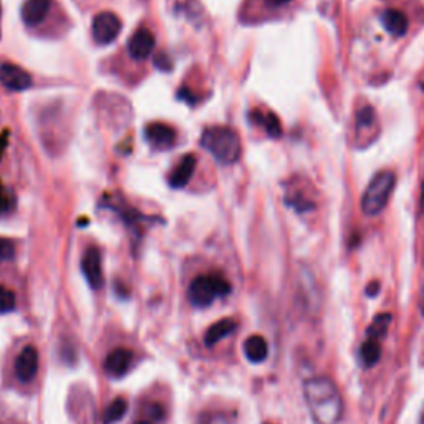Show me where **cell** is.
I'll list each match as a JSON object with an SVG mask.
<instances>
[{
	"instance_id": "d4e9b609",
	"label": "cell",
	"mask_w": 424,
	"mask_h": 424,
	"mask_svg": "<svg viewBox=\"0 0 424 424\" xmlns=\"http://www.w3.org/2000/svg\"><path fill=\"white\" fill-rule=\"evenodd\" d=\"M378 290H380V282H373V283H370V285H368V289H366V292H368V295H370V297H374V295L378 294Z\"/></svg>"
},
{
	"instance_id": "5bb4252c",
	"label": "cell",
	"mask_w": 424,
	"mask_h": 424,
	"mask_svg": "<svg viewBox=\"0 0 424 424\" xmlns=\"http://www.w3.org/2000/svg\"><path fill=\"white\" fill-rule=\"evenodd\" d=\"M244 353L247 360L252 363H262L269 355V345L263 336L252 335L244 341Z\"/></svg>"
},
{
	"instance_id": "603a6c76",
	"label": "cell",
	"mask_w": 424,
	"mask_h": 424,
	"mask_svg": "<svg viewBox=\"0 0 424 424\" xmlns=\"http://www.w3.org/2000/svg\"><path fill=\"white\" fill-rule=\"evenodd\" d=\"M14 244H12L10 241H7V239H0V262L9 261V259L14 257Z\"/></svg>"
},
{
	"instance_id": "277c9868",
	"label": "cell",
	"mask_w": 424,
	"mask_h": 424,
	"mask_svg": "<svg viewBox=\"0 0 424 424\" xmlns=\"http://www.w3.org/2000/svg\"><path fill=\"white\" fill-rule=\"evenodd\" d=\"M230 292V283L221 275H199L191 282L188 290L189 302L196 308H205L216 297H225Z\"/></svg>"
},
{
	"instance_id": "44dd1931",
	"label": "cell",
	"mask_w": 424,
	"mask_h": 424,
	"mask_svg": "<svg viewBox=\"0 0 424 424\" xmlns=\"http://www.w3.org/2000/svg\"><path fill=\"white\" fill-rule=\"evenodd\" d=\"M15 303H17V299H15L14 292L0 285V315L9 314V312L14 310Z\"/></svg>"
},
{
	"instance_id": "8fae6325",
	"label": "cell",
	"mask_w": 424,
	"mask_h": 424,
	"mask_svg": "<svg viewBox=\"0 0 424 424\" xmlns=\"http://www.w3.org/2000/svg\"><path fill=\"white\" fill-rule=\"evenodd\" d=\"M146 139L156 148H171L176 143L174 128L164 123H151L146 126Z\"/></svg>"
},
{
	"instance_id": "5b68a950",
	"label": "cell",
	"mask_w": 424,
	"mask_h": 424,
	"mask_svg": "<svg viewBox=\"0 0 424 424\" xmlns=\"http://www.w3.org/2000/svg\"><path fill=\"white\" fill-rule=\"evenodd\" d=\"M123 23L117 14L113 12H101L93 19V39L100 45H110L121 34Z\"/></svg>"
},
{
	"instance_id": "f546056e",
	"label": "cell",
	"mask_w": 424,
	"mask_h": 424,
	"mask_svg": "<svg viewBox=\"0 0 424 424\" xmlns=\"http://www.w3.org/2000/svg\"><path fill=\"white\" fill-rule=\"evenodd\" d=\"M421 308H423V314H424V299H423V303H421Z\"/></svg>"
},
{
	"instance_id": "7c38bea8",
	"label": "cell",
	"mask_w": 424,
	"mask_h": 424,
	"mask_svg": "<svg viewBox=\"0 0 424 424\" xmlns=\"http://www.w3.org/2000/svg\"><path fill=\"white\" fill-rule=\"evenodd\" d=\"M48 9H50V0H26L22 6V20L26 26H39L47 17Z\"/></svg>"
},
{
	"instance_id": "e0dca14e",
	"label": "cell",
	"mask_w": 424,
	"mask_h": 424,
	"mask_svg": "<svg viewBox=\"0 0 424 424\" xmlns=\"http://www.w3.org/2000/svg\"><path fill=\"white\" fill-rule=\"evenodd\" d=\"M252 118L255 123L263 126V130L267 131V134L272 138H279L282 136V125H280V119L275 117L274 113L267 111V113H261V111H254Z\"/></svg>"
},
{
	"instance_id": "52a82bcc",
	"label": "cell",
	"mask_w": 424,
	"mask_h": 424,
	"mask_svg": "<svg viewBox=\"0 0 424 424\" xmlns=\"http://www.w3.org/2000/svg\"><path fill=\"white\" fill-rule=\"evenodd\" d=\"M81 270L93 290L103 287V270H101V254L97 247H90L81 259Z\"/></svg>"
},
{
	"instance_id": "f1b7e54d",
	"label": "cell",
	"mask_w": 424,
	"mask_h": 424,
	"mask_svg": "<svg viewBox=\"0 0 424 424\" xmlns=\"http://www.w3.org/2000/svg\"><path fill=\"white\" fill-rule=\"evenodd\" d=\"M421 424H424V411H423V416H421Z\"/></svg>"
},
{
	"instance_id": "7402d4cb",
	"label": "cell",
	"mask_w": 424,
	"mask_h": 424,
	"mask_svg": "<svg viewBox=\"0 0 424 424\" xmlns=\"http://www.w3.org/2000/svg\"><path fill=\"white\" fill-rule=\"evenodd\" d=\"M374 119V110L372 106H365L356 113L358 126H370Z\"/></svg>"
},
{
	"instance_id": "30bf717a",
	"label": "cell",
	"mask_w": 424,
	"mask_h": 424,
	"mask_svg": "<svg viewBox=\"0 0 424 424\" xmlns=\"http://www.w3.org/2000/svg\"><path fill=\"white\" fill-rule=\"evenodd\" d=\"M131 361H133V353L126 348H117L106 356L105 360V372L113 378H119L126 374L130 368Z\"/></svg>"
},
{
	"instance_id": "7a4b0ae2",
	"label": "cell",
	"mask_w": 424,
	"mask_h": 424,
	"mask_svg": "<svg viewBox=\"0 0 424 424\" xmlns=\"http://www.w3.org/2000/svg\"><path fill=\"white\" fill-rule=\"evenodd\" d=\"M201 146L222 164L236 163L241 156V138L232 128L211 126L201 136Z\"/></svg>"
},
{
	"instance_id": "cb8c5ba5",
	"label": "cell",
	"mask_w": 424,
	"mask_h": 424,
	"mask_svg": "<svg viewBox=\"0 0 424 424\" xmlns=\"http://www.w3.org/2000/svg\"><path fill=\"white\" fill-rule=\"evenodd\" d=\"M212 419L214 421H211L209 414H204L203 418H201V424H229L228 419H225V416H222V414H212Z\"/></svg>"
},
{
	"instance_id": "4fadbf2b",
	"label": "cell",
	"mask_w": 424,
	"mask_h": 424,
	"mask_svg": "<svg viewBox=\"0 0 424 424\" xmlns=\"http://www.w3.org/2000/svg\"><path fill=\"white\" fill-rule=\"evenodd\" d=\"M196 170V158L192 154H186L178 163L170 176V184L172 188H184L191 181Z\"/></svg>"
},
{
	"instance_id": "3957f363",
	"label": "cell",
	"mask_w": 424,
	"mask_h": 424,
	"mask_svg": "<svg viewBox=\"0 0 424 424\" xmlns=\"http://www.w3.org/2000/svg\"><path fill=\"white\" fill-rule=\"evenodd\" d=\"M394 183H396V178L391 171H380L373 176L361 199V209L366 216H378L383 212L394 189Z\"/></svg>"
},
{
	"instance_id": "484cf974",
	"label": "cell",
	"mask_w": 424,
	"mask_h": 424,
	"mask_svg": "<svg viewBox=\"0 0 424 424\" xmlns=\"http://www.w3.org/2000/svg\"><path fill=\"white\" fill-rule=\"evenodd\" d=\"M7 208V196H6V191H3L2 186H0V212L6 211Z\"/></svg>"
},
{
	"instance_id": "6da1fadb",
	"label": "cell",
	"mask_w": 424,
	"mask_h": 424,
	"mask_svg": "<svg viewBox=\"0 0 424 424\" xmlns=\"http://www.w3.org/2000/svg\"><path fill=\"white\" fill-rule=\"evenodd\" d=\"M303 396L315 424H339L343 418V399L330 378H312L303 386Z\"/></svg>"
},
{
	"instance_id": "d6986e66",
	"label": "cell",
	"mask_w": 424,
	"mask_h": 424,
	"mask_svg": "<svg viewBox=\"0 0 424 424\" xmlns=\"http://www.w3.org/2000/svg\"><path fill=\"white\" fill-rule=\"evenodd\" d=\"M126 411H128L126 399L117 398L113 403H111L108 407H106L105 416H103V421H105V424L117 423V421H119V419L123 418V416L126 414Z\"/></svg>"
},
{
	"instance_id": "8992f818",
	"label": "cell",
	"mask_w": 424,
	"mask_h": 424,
	"mask_svg": "<svg viewBox=\"0 0 424 424\" xmlns=\"http://www.w3.org/2000/svg\"><path fill=\"white\" fill-rule=\"evenodd\" d=\"M0 83L10 92H26L32 86V77L17 65L3 63L0 67Z\"/></svg>"
},
{
	"instance_id": "ffe728a7",
	"label": "cell",
	"mask_w": 424,
	"mask_h": 424,
	"mask_svg": "<svg viewBox=\"0 0 424 424\" xmlns=\"http://www.w3.org/2000/svg\"><path fill=\"white\" fill-rule=\"evenodd\" d=\"M391 323V315H378L376 319H374V322L372 327H370L368 335L372 340H380L383 336L386 335V332H388V327Z\"/></svg>"
},
{
	"instance_id": "9a60e30c",
	"label": "cell",
	"mask_w": 424,
	"mask_h": 424,
	"mask_svg": "<svg viewBox=\"0 0 424 424\" xmlns=\"http://www.w3.org/2000/svg\"><path fill=\"white\" fill-rule=\"evenodd\" d=\"M237 323L232 319H222L219 322H216L212 327L208 328L204 335V343L208 347H214L216 343H219L221 340H224L225 336H229L230 333L236 330Z\"/></svg>"
},
{
	"instance_id": "83f0119b",
	"label": "cell",
	"mask_w": 424,
	"mask_h": 424,
	"mask_svg": "<svg viewBox=\"0 0 424 424\" xmlns=\"http://www.w3.org/2000/svg\"><path fill=\"white\" fill-rule=\"evenodd\" d=\"M136 424H153V423H148V421H141V423H136Z\"/></svg>"
},
{
	"instance_id": "2e32d148",
	"label": "cell",
	"mask_w": 424,
	"mask_h": 424,
	"mask_svg": "<svg viewBox=\"0 0 424 424\" xmlns=\"http://www.w3.org/2000/svg\"><path fill=\"white\" fill-rule=\"evenodd\" d=\"M381 20L383 26H385V28L391 35H405L407 26H410L406 15L403 14L401 10H394V9L386 10L385 14L381 15Z\"/></svg>"
},
{
	"instance_id": "9c48e42d",
	"label": "cell",
	"mask_w": 424,
	"mask_h": 424,
	"mask_svg": "<svg viewBox=\"0 0 424 424\" xmlns=\"http://www.w3.org/2000/svg\"><path fill=\"white\" fill-rule=\"evenodd\" d=\"M128 50L134 60H146L154 50V35L148 28H139L130 39Z\"/></svg>"
},
{
	"instance_id": "ba28073f",
	"label": "cell",
	"mask_w": 424,
	"mask_h": 424,
	"mask_svg": "<svg viewBox=\"0 0 424 424\" xmlns=\"http://www.w3.org/2000/svg\"><path fill=\"white\" fill-rule=\"evenodd\" d=\"M39 370V352L34 347H26L15 360V374L20 381L28 383L37 376Z\"/></svg>"
},
{
	"instance_id": "4316f807",
	"label": "cell",
	"mask_w": 424,
	"mask_h": 424,
	"mask_svg": "<svg viewBox=\"0 0 424 424\" xmlns=\"http://www.w3.org/2000/svg\"><path fill=\"white\" fill-rule=\"evenodd\" d=\"M272 3H275V6H283V3H289L290 0H270Z\"/></svg>"
},
{
	"instance_id": "4dcf8cb0",
	"label": "cell",
	"mask_w": 424,
	"mask_h": 424,
	"mask_svg": "<svg viewBox=\"0 0 424 424\" xmlns=\"http://www.w3.org/2000/svg\"><path fill=\"white\" fill-rule=\"evenodd\" d=\"M423 92H424V83H423Z\"/></svg>"
},
{
	"instance_id": "ac0fdd59",
	"label": "cell",
	"mask_w": 424,
	"mask_h": 424,
	"mask_svg": "<svg viewBox=\"0 0 424 424\" xmlns=\"http://www.w3.org/2000/svg\"><path fill=\"white\" fill-rule=\"evenodd\" d=\"M381 358V347L378 340H366L361 347V360L365 366H374Z\"/></svg>"
}]
</instances>
